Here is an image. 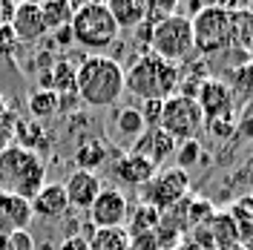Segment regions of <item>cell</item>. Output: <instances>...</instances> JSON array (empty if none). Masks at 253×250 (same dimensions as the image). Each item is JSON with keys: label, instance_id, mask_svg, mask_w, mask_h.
Wrapping results in <instances>:
<instances>
[{"label": "cell", "instance_id": "cell-14", "mask_svg": "<svg viewBox=\"0 0 253 250\" xmlns=\"http://www.w3.org/2000/svg\"><path fill=\"white\" fill-rule=\"evenodd\" d=\"M32 213L38 219H46V221H55V219H63L69 213V202H66V190H63L61 181H46L43 187L38 190V196L32 199Z\"/></svg>", "mask_w": 253, "mask_h": 250}, {"label": "cell", "instance_id": "cell-11", "mask_svg": "<svg viewBox=\"0 0 253 250\" xmlns=\"http://www.w3.org/2000/svg\"><path fill=\"white\" fill-rule=\"evenodd\" d=\"M156 172H158V167L153 161H147L144 156L132 153V150L118 153L115 161H112V175H115V181L124 184V187H132V190H144Z\"/></svg>", "mask_w": 253, "mask_h": 250}, {"label": "cell", "instance_id": "cell-6", "mask_svg": "<svg viewBox=\"0 0 253 250\" xmlns=\"http://www.w3.org/2000/svg\"><path fill=\"white\" fill-rule=\"evenodd\" d=\"M147 52H153L161 61H170V63L184 61L193 52V26H190V17L170 15V17H164L161 23H156L153 35H150V43H147Z\"/></svg>", "mask_w": 253, "mask_h": 250}, {"label": "cell", "instance_id": "cell-19", "mask_svg": "<svg viewBox=\"0 0 253 250\" xmlns=\"http://www.w3.org/2000/svg\"><path fill=\"white\" fill-rule=\"evenodd\" d=\"M112 20L118 29H138L147 17V3L144 0H110L107 3Z\"/></svg>", "mask_w": 253, "mask_h": 250}, {"label": "cell", "instance_id": "cell-16", "mask_svg": "<svg viewBox=\"0 0 253 250\" xmlns=\"http://www.w3.org/2000/svg\"><path fill=\"white\" fill-rule=\"evenodd\" d=\"M175 147H178V144H175L164 129H158V126H156V129H147L141 138L135 141L132 153L144 156L147 161H153L158 170H161V164H164V161H170V158L175 156Z\"/></svg>", "mask_w": 253, "mask_h": 250}, {"label": "cell", "instance_id": "cell-1", "mask_svg": "<svg viewBox=\"0 0 253 250\" xmlns=\"http://www.w3.org/2000/svg\"><path fill=\"white\" fill-rule=\"evenodd\" d=\"M75 95L92 110L115 107L124 95V66L110 55H86L75 69Z\"/></svg>", "mask_w": 253, "mask_h": 250}, {"label": "cell", "instance_id": "cell-22", "mask_svg": "<svg viewBox=\"0 0 253 250\" xmlns=\"http://www.w3.org/2000/svg\"><path fill=\"white\" fill-rule=\"evenodd\" d=\"M251 41H253V12L245 9V6L230 9V46L248 52Z\"/></svg>", "mask_w": 253, "mask_h": 250}, {"label": "cell", "instance_id": "cell-4", "mask_svg": "<svg viewBox=\"0 0 253 250\" xmlns=\"http://www.w3.org/2000/svg\"><path fill=\"white\" fill-rule=\"evenodd\" d=\"M69 29H72L75 46L95 49V55H98V49L112 46L118 41V32H121L115 26L107 3H98V0H92V3H78Z\"/></svg>", "mask_w": 253, "mask_h": 250}, {"label": "cell", "instance_id": "cell-24", "mask_svg": "<svg viewBox=\"0 0 253 250\" xmlns=\"http://www.w3.org/2000/svg\"><path fill=\"white\" fill-rule=\"evenodd\" d=\"M75 9H78V3H69V0H46V3H41V15H43L46 32H58L63 26H69Z\"/></svg>", "mask_w": 253, "mask_h": 250}, {"label": "cell", "instance_id": "cell-41", "mask_svg": "<svg viewBox=\"0 0 253 250\" xmlns=\"http://www.w3.org/2000/svg\"><path fill=\"white\" fill-rule=\"evenodd\" d=\"M248 55H251V61H253V41H251V46H248Z\"/></svg>", "mask_w": 253, "mask_h": 250}, {"label": "cell", "instance_id": "cell-29", "mask_svg": "<svg viewBox=\"0 0 253 250\" xmlns=\"http://www.w3.org/2000/svg\"><path fill=\"white\" fill-rule=\"evenodd\" d=\"M15 138H20L17 147H23V150H35V141L43 138V129L38 126V121H17L15 124Z\"/></svg>", "mask_w": 253, "mask_h": 250}, {"label": "cell", "instance_id": "cell-3", "mask_svg": "<svg viewBox=\"0 0 253 250\" xmlns=\"http://www.w3.org/2000/svg\"><path fill=\"white\" fill-rule=\"evenodd\" d=\"M43 184H46V161L41 153L23 150L17 144L0 150V193L32 202Z\"/></svg>", "mask_w": 253, "mask_h": 250}, {"label": "cell", "instance_id": "cell-36", "mask_svg": "<svg viewBox=\"0 0 253 250\" xmlns=\"http://www.w3.org/2000/svg\"><path fill=\"white\" fill-rule=\"evenodd\" d=\"M58 250H89V245H86V239H84V236H69Z\"/></svg>", "mask_w": 253, "mask_h": 250}, {"label": "cell", "instance_id": "cell-25", "mask_svg": "<svg viewBox=\"0 0 253 250\" xmlns=\"http://www.w3.org/2000/svg\"><path fill=\"white\" fill-rule=\"evenodd\" d=\"M230 89L242 104H253V61H245L230 72Z\"/></svg>", "mask_w": 253, "mask_h": 250}, {"label": "cell", "instance_id": "cell-31", "mask_svg": "<svg viewBox=\"0 0 253 250\" xmlns=\"http://www.w3.org/2000/svg\"><path fill=\"white\" fill-rule=\"evenodd\" d=\"M170 15H175V3L173 0H161V3L153 0V3H147V17H144V20L156 26V23H161L164 17H170Z\"/></svg>", "mask_w": 253, "mask_h": 250}, {"label": "cell", "instance_id": "cell-37", "mask_svg": "<svg viewBox=\"0 0 253 250\" xmlns=\"http://www.w3.org/2000/svg\"><path fill=\"white\" fill-rule=\"evenodd\" d=\"M55 43H58V46H72V43H75V41H72V29H69V26L58 29L55 32Z\"/></svg>", "mask_w": 253, "mask_h": 250}, {"label": "cell", "instance_id": "cell-33", "mask_svg": "<svg viewBox=\"0 0 253 250\" xmlns=\"http://www.w3.org/2000/svg\"><path fill=\"white\" fill-rule=\"evenodd\" d=\"M17 49H20V43H17L12 26H0V58H12Z\"/></svg>", "mask_w": 253, "mask_h": 250}, {"label": "cell", "instance_id": "cell-2", "mask_svg": "<svg viewBox=\"0 0 253 250\" xmlns=\"http://www.w3.org/2000/svg\"><path fill=\"white\" fill-rule=\"evenodd\" d=\"M178 72L181 66L161 61L153 52H144L124 69V92L138 101H167L178 95Z\"/></svg>", "mask_w": 253, "mask_h": 250}, {"label": "cell", "instance_id": "cell-23", "mask_svg": "<svg viewBox=\"0 0 253 250\" xmlns=\"http://www.w3.org/2000/svg\"><path fill=\"white\" fill-rule=\"evenodd\" d=\"M89 250H132V239L126 233V227H104L95 230L86 239Z\"/></svg>", "mask_w": 253, "mask_h": 250}, {"label": "cell", "instance_id": "cell-40", "mask_svg": "<svg viewBox=\"0 0 253 250\" xmlns=\"http://www.w3.org/2000/svg\"><path fill=\"white\" fill-rule=\"evenodd\" d=\"M6 112H9V107H6V98H3V95H0V118H3V115H6Z\"/></svg>", "mask_w": 253, "mask_h": 250}, {"label": "cell", "instance_id": "cell-32", "mask_svg": "<svg viewBox=\"0 0 253 250\" xmlns=\"http://www.w3.org/2000/svg\"><path fill=\"white\" fill-rule=\"evenodd\" d=\"M161 107H164V101H144L141 107H138L147 129H156V126L161 124Z\"/></svg>", "mask_w": 253, "mask_h": 250}, {"label": "cell", "instance_id": "cell-8", "mask_svg": "<svg viewBox=\"0 0 253 250\" xmlns=\"http://www.w3.org/2000/svg\"><path fill=\"white\" fill-rule=\"evenodd\" d=\"M190 193V175L178 167H161V170L150 178V184L141 190V204L153 207L158 213H167L187 199Z\"/></svg>", "mask_w": 253, "mask_h": 250}, {"label": "cell", "instance_id": "cell-9", "mask_svg": "<svg viewBox=\"0 0 253 250\" xmlns=\"http://www.w3.org/2000/svg\"><path fill=\"white\" fill-rule=\"evenodd\" d=\"M196 104H199V110L205 115V124L207 121H219V118H236V107H239L230 83L221 78H207L199 86Z\"/></svg>", "mask_w": 253, "mask_h": 250}, {"label": "cell", "instance_id": "cell-7", "mask_svg": "<svg viewBox=\"0 0 253 250\" xmlns=\"http://www.w3.org/2000/svg\"><path fill=\"white\" fill-rule=\"evenodd\" d=\"M158 129H164L175 144L199 141L202 129H205V115L199 110L196 98H184V95L167 98L164 107H161V124H158Z\"/></svg>", "mask_w": 253, "mask_h": 250}, {"label": "cell", "instance_id": "cell-35", "mask_svg": "<svg viewBox=\"0 0 253 250\" xmlns=\"http://www.w3.org/2000/svg\"><path fill=\"white\" fill-rule=\"evenodd\" d=\"M15 9H17L15 0H0V26H9V23H12Z\"/></svg>", "mask_w": 253, "mask_h": 250}, {"label": "cell", "instance_id": "cell-5", "mask_svg": "<svg viewBox=\"0 0 253 250\" xmlns=\"http://www.w3.org/2000/svg\"><path fill=\"white\" fill-rule=\"evenodd\" d=\"M193 26V49H199L205 58L221 55L230 46V9L221 3L202 6L199 15L190 20Z\"/></svg>", "mask_w": 253, "mask_h": 250}, {"label": "cell", "instance_id": "cell-26", "mask_svg": "<svg viewBox=\"0 0 253 250\" xmlns=\"http://www.w3.org/2000/svg\"><path fill=\"white\" fill-rule=\"evenodd\" d=\"M158 221H161V213L147 207V204H138V207H129V227L126 233L129 236H138V233H150L156 230Z\"/></svg>", "mask_w": 253, "mask_h": 250}, {"label": "cell", "instance_id": "cell-18", "mask_svg": "<svg viewBox=\"0 0 253 250\" xmlns=\"http://www.w3.org/2000/svg\"><path fill=\"white\" fill-rule=\"evenodd\" d=\"M207 230H210V239H213V250H227L242 245V233H239V224L230 219V213H219L207 221Z\"/></svg>", "mask_w": 253, "mask_h": 250}, {"label": "cell", "instance_id": "cell-17", "mask_svg": "<svg viewBox=\"0 0 253 250\" xmlns=\"http://www.w3.org/2000/svg\"><path fill=\"white\" fill-rule=\"evenodd\" d=\"M35 219L32 213V204L26 199H17V196H6L0 193V227L6 233H15V230H26Z\"/></svg>", "mask_w": 253, "mask_h": 250}, {"label": "cell", "instance_id": "cell-27", "mask_svg": "<svg viewBox=\"0 0 253 250\" xmlns=\"http://www.w3.org/2000/svg\"><path fill=\"white\" fill-rule=\"evenodd\" d=\"M227 213H230V219L239 224V233H242V230H248V227H253V199L248 196V193H245V196H239L236 202L230 204V210H227Z\"/></svg>", "mask_w": 253, "mask_h": 250}, {"label": "cell", "instance_id": "cell-30", "mask_svg": "<svg viewBox=\"0 0 253 250\" xmlns=\"http://www.w3.org/2000/svg\"><path fill=\"white\" fill-rule=\"evenodd\" d=\"M236 118H219V121H207L205 129L213 135V138H219V141H227V138H233L236 135Z\"/></svg>", "mask_w": 253, "mask_h": 250}, {"label": "cell", "instance_id": "cell-21", "mask_svg": "<svg viewBox=\"0 0 253 250\" xmlns=\"http://www.w3.org/2000/svg\"><path fill=\"white\" fill-rule=\"evenodd\" d=\"M61 112V98L55 89H46V86H35L29 92V115L32 121H49Z\"/></svg>", "mask_w": 253, "mask_h": 250}, {"label": "cell", "instance_id": "cell-15", "mask_svg": "<svg viewBox=\"0 0 253 250\" xmlns=\"http://www.w3.org/2000/svg\"><path fill=\"white\" fill-rule=\"evenodd\" d=\"M144 132H147V126H144V118L138 107H121V110H115L110 121V135L115 144H121V147H135V141L141 138Z\"/></svg>", "mask_w": 253, "mask_h": 250}, {"label": "cell", "instance_id": "cell-12", "mask_svg": "<svg viewBox=\"0 0 253 250\" xmlns=\"http://www.w3.org/2000/svg\"><path fill=\"white\" fill-rule=\"evenodd\" d=\"M63 190H66V202H69V210H78V213H89V207L95 204V199L101 196V178L95 172L86 170H72L63 181Z\"/></svg>", "mask_w": 253, "mask_h": 250}, {"label": "cell", "instance_id": "cell-20", "mask_svg": "<svg viewBox=\"0 0 253 250\" xmlns=\"http://www.w3.org/2000/svg\"><path fill=\"white\" fill-rule=\"evenodd\" d=\"M107 144L101 138H92V135H84V141H78V150H75V164L78 170H86V172H95L98 167L107 164Z\"/></svg>", "mask_w": 253, "mask_h": 250}, {"label": "cell", "instance_id": "cell-34", "mask_svg": "<svg viewBox=\"0 0 253 250\" xmlns=\"http://www.w3.org/2000/svg\"><path fill=\"white\" fill-rule=\"evenodd\" d=\"M9 250H38V242L29 230H15L9 233Z\"/></svg>", "mask_w": 253, "mask_h": 250}, {"label": "cell", "instance_id": "cell-10", "mask_svg": "<svg viewBox=\"0 0 253 250\" xmlns=\"http://www.w3.org/2000/svg\"><path fill=\"white\" fill-rule=\"evenodd\" d=\"M86 216H89V224H92L95 230H104V227H126L129 202H126V196L118 187H104Z\"/></svg>", "mask_w": 253, "mask_h": 250}, {"label": "cell", "instance_id": "cell-39", "mask_svg": "<svg viewBox=\"0 0 253 250\" xmlns=\"http://www.w3.org/2000/svg\"><path fill=\"white\" fill-rule=\"evenodd\" d=\"M170 250H202V248H196L193 242H181V245H175V248H170Z\"/></svg>", "mask_w": 253, "mask_h": 250}, {"label": "cell", "instance_id": "cell-13", "mask_svg": "<svg viewBox=\"0 0 253 250\" xmlns=\"http://www.w3.org/2000/svg\"><path fill=\"white\" fill-rule=\"evenodd\" d=\"M12 32L17 43H38L46 38V23L41 15V3H17L15 17H12Z\"/></svg>", "mask_w": 253, "mask_h": 250}, {"label": "cell", "instance_id": "cell-28", "mask_svg": "<svg viewBox=\"0 0 253 250\" xmlns=\"http://www.w3.org/2000/svg\"><path fill=\"white\" fill-rule=\"evenodd\" d=\"M175 164L173 167H178V170L187 172L193 164H199V158H202V144L199 141H184V144H178L175 147Z\"/></svg>", "mask_w": 253, "mask_h": 250}, {"label": "cell", "instance_id": "cell-38", "mask_svg": "<svg viewBox=\"0 0 253 250\" xmlns=\"http://www.w3.org/2000/svg\"><path fill=\"white\" fill-rule=\"evenodd\" d=\"M236 129L242 132V135H245V138H251V141H253V115H245V118H242V121L236 124Z\"/></svg>", "mask_w": 253, "mask_h": 250}]
</instances>
